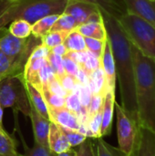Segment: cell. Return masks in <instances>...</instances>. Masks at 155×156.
Wrapping results in <instances>:
<instances>
[{"label": "cell", "mask_w": 155, "mask_h": 156, "mask_svg": "<svg viewBox=\"0 0 155 156\" xmlns=\"http://www.w3.org/2000/svg\"><path fill=\"white\" fill-rule=\"evenodd\" d=\"M101 15L114 58L116 77L121 90L122 107L132 119L140 123L131 42L127 38L117 18L103 12H101Z\"/></svg>", "instance_id": "cell-1"}, {"label": "cell", "mask_w": 155, "mask_h": 156, "mask_svg": "<svg viewBox=\"0 0 155 156\" xmlns=\"http://www.w3.org/2000/svg\"><path fill=\"white\" fill-rule=\"evenodd\" d=\"M140 125L155 133V60L131 43Z\"/></svg>", "instance_id": "cell-2"}, {"label": "cell", "mask_w": 155, "mask_h": 156, "mask_svg": "<svg viewBox=\"0 0 155 156\" xmlns=\"http://www.w3.org/2000/svg\"><path fill=\"white\" fill-rule=\"evenodd\" d=\"M69 0H18L2 16L0 27H5L13 20L23 19L33 25L50 15H61Z\"/></svg>", "instance_id": "cell-3"}, {"label": "cell", "mask_w": 155, "mask_h": 156, "mask_svg": "<svg viewBox=\"0 0 155 156\" xmlns=\"http://www.w3.org/2000/svg\"><path fill=\"white\" fill-rule=\"evenodd\" d=\"M118 21L130 42L144 56L155 60V27L138 15L126 12Z\"/></svg>", "instance_id": "cell-4"}, {"label": "cell", "mask_w": 155, "mask_h": 156, "mask_svg": "<svg viewBox=\"0 0 155 156\" xmlns=\"http://www.w3.org/2000/svg\"><path fill=\"white\" fill-rule=\"evenodd\" d=\"M42 44L41 37L30 35L27 38L13 36L8 28H0V49L11 59L18 75H24L26 64L33 50Z\"/></svg>", "instance_id": "cell-5"}, {"label": "cell", "mask_w": 155, "mask_h": 156, "mask_svg": "<svg viewBox=\"0 0 155 156\" xmlns=\"http://www.w3.org/2000/svg\"><path fill=\"white\" fill-rule=\"evenodd\" d=\"M0 105L3 109L12 108L29 116L30 104L24 75L7 77L0 80Z\"/></svg>", "instance_id": "cell-6"}, {"label": "cell", "mask_w": 155, "mask_h": 156, "mask_svg": "<svg viewBox=\"0 0 155 156\" xmlns=\"http://www.w3.org/2000/svg\"><path fill=\"white\" fill-rule=\"evenodd\" d=\"M114 109L117 116L119 148L127 155L132 156L137 144L141 125L122 109V105L116 101Z\"/></svg>", "instance_id": "cell-7"}, {"label": "cell", "mask_w": 155, "mask_h": 156, "mask_svg": "<svg viewBox=\"0 0 155 156\" xmlns=\"http://www.w3.org/2000/svg\"><path fill=\"white\" fill-rule=\"evenodd\" d=\"M64 13L73 16L79 26L87 22L102 20L100 9L96 5L84 0H69Z\"/></svg>", "instance_id": "cell-8"}, {"label": "cell", "mask_w": 155, "mask_h": 156, "mask_svg": "<svg viewBox=\"0 0 155 156\" xmlns=\"http://www.w3.org/2000/svg\"><path fill=\"white\" fill-rule=\"evenodd\" d=\"M100 67L103 69L105 79H106V89L107 90L115 91L116 88V68H115V62L114 58L111 50V47L110 44L109 39L107 38L104 49L100 58ZM106 90V91H107Z\"/></svg>", "instance_id": "cell-9"}, {"label": "cell", "mask_w": 155, "mask_h": 156, "mask_svg": "<svg viewBox=\"0 0 155 156\" xmlns=\"http://www.w3.org/2000/svg\"><path fill=\"white\" fill-rule=\"evenodd\" d=\"M30 104V103H29ZM35 142L39 144L48 147V132L50 121L39 114V112L30 104V113ZM49 148V147H48Z\"/></svg>", "instance_id": "cell-10"}, {"label": "cell", "mask_w": 155, "mask_h": 156, "mask_svg": "<svg viewBox=\"0 0 155 156\" xmlns=\"http://www.w3.org/2000/svg\"><path fill=\"white\" fill-rule=\"evenodd\" d=\"M128 13L135 14L147 20L155 27V1L123 0Z\"/></svg>", "instance_id": "cell-11"}, {"label": "cell", "mask_w": 155, "mask_h": 156, "mask_svg": "<svg viewBox=\"0 0 155 156\" xmlns=\"http://www.w3.org/2000/svg\"><path fill=\"white\" fill-rule=\"evenodd\" d=\"M50 117V122L58 124L61 127L79 131L80 128V122L78 116L66 107L63 108H48Z\"/></svg>", "instance_id": "cell-12"}, {"label": "cell", "mask_w": 155, "mask_h": 156, "mask_svg": "<svg viewBox=\"0 0 155 156\" xmlns=\"http://www.w3.org/2000/svg\"><path fill=\"white\" fill-rule=\"evenodd\" d=\"M115 101H115V91L107 90L104 95V99H103L100 137L107 136L111 133Z\"/></svg>", "instance_id": "cell-13"}, {"label": "cell", "mask_w": 155, "mask_h": 156, "mask_svg": "<svg viewBox=\"0 0 155 156\" xmlns=\"http://www.w3.org/2000/svg\"><path fill=\"white\" fill-rule=\"evenodd\" d=\"M132 156H155L154 132L141 126L137 144Z\"/></svg>", "instance_id": "cell-14"}, {"label": "cell", "mask_w": 155, "mask_h": 156, "mask_svg": "<svg viewBox=\"0 0 155 156\" xmlns=\"http://www.w3.org/2000/svg\"><path fill=\"white\" fill-rule=\"evenodd\" d=\"M48 147L52 153L57 154L69 151L70 144H69L60 126L53 122H50L48 132Z\"/></svg>", "instance_id": "cell-15"}, {"label": "cell", "mask_w": 155, "mask_h": 156, "mask_svg": "<svg viewBox=\"0 0 155 156\" xmlns=\"http://www.w3.org/2000/svg\"><path fill=\"white\" fill-rule=\"evenodd\" d=\"M84 37H92L100 40H107L108 35L106 31V27L102 20L100 21H91L84 23L79 26L76 28Z\"/></svg>", "instance_id": "cell-16"}, {"label": "cell", "mask_w": 155, "mask_h": 156, "mask_svg": "<svg viewBox=\"0 0 155 156\" xmlns=\"http://www.w3.org/2000/svg\"><path fill=\"white\" fill-rule=\"evenodd\" d=\"M25 85H26L27 96L29 99V103L39 112L40 115H42L43 117H45L46 119L50 121L48 105L44 100V97H43L41 91H39L31 83H29L26 80H25Z\"/></svg>", "instance_id": "cell-17"}, {"label": "cell", "mask_w": 155, "mask_h": 156, "mask_svg": "<svg viewBox=\"0 0 155 156\" xmlns=\"http://www.w3.org/2000/svg\"><path fill=\"white\" fill-rule=\"evenodd\" d=\"M89 3L96 5L101 12L106 13L115 18H120L127 11L116 0H84Z\"/></svg>", "instance_id": "cell-18"}, {"label": "cell", "mask_w": 155, "mask_h": 156, "mask_svg": "<svg viewBox=\"0 0 155 156\" xmlns=\"http://www.w3.org/2000/svg\"><path fill=\"white\" fill-rule=\"evenodd\" d=\"M89 87L92 94H103L106 93V79L101 67L95 69L90 74Z\"/></svg>", "instance_id": "cell-19"}, {"label": "cell", "mask_w": 155, "mask_h": 156, "mask_svg": "<svg viewBox=\"0 0 155 156\" xmlns=\"http://www.w3.org/2000/svg\"><path fill=\"white\" fill-rule=\"evenodd\" d=\"M59 16L60 15L47 16L39 20H37V22H35L31 27L32 35H34L35 37H42L45 35H47L48 32H50L51 27H53V25L55 24V22L57 21V19L58 18Z\"/></svg>", "instance_id": "cell-20"}, {"label": "cell", "mask_w": 155, "mask_h": 156, "mask_svg": "<svg viewBox=\"0 0 155 156\" xmlns=\"http://www.w3.org/2000/svg\"><path fill=\"white\" fill-rule=\"evenodd\" d=\"M63 44L67 48L68 51L80 52V51L87 50L86 44H85V37L77 29H74L68 34Z\"/></svg>", "instance_id": "cell-21"}, {"label": "cell", "mask_w": 155, "mask_h": 156, "mask_svg": "<svg viewBox=\"0 0 155 156\" xmlns=\"http://www.w3.org/2000/svg\"><path fill=\"white\" fill-rule=\"evenodd\" d=\"M31 27L32 25L29 24L27 21L23 19H16L13 20L9 26L8 30L9 32L19 38H27L32 33H31Z\"/></svg>", "instance_id": "cell-22"}, {"label": "cell", "mask_w": 155, "mask_h": 156, "mask_svg": "<svg viewBox=\"0 0 155 156\" xmlns=\"http://www.w3.org/2000/svg\"><path fill=\"white\" fill-rule=\"evenodd\" d=\"M78 27L79 25L73 16L66 13H63L58 16V18L51 27L50 31H62L69 33L72 30L76 29Z\"/></svg>", "instance_id": "cell-23"}, {"label": "cell", "mask_w": 155, "mask_h": 156, "mask_svg": "<svg viewBox=\"0 0 155 156\" xmlns=\"http://www.w3.org/2000/svg\"><path fill=\"white\" fill-rule=\"evenodd\" d=\"M0 156H18L15 140L5 131H0Z\"/></svg>", "instance_id": "cell-24"}, {"label": "cell", "mask_w": 155, "mask_h": 156, "mask_svg": "<svg viewBox=\"0 0 155 156\" xmlns=\"http://www.w3.org/2000/svg\"><path fill=\"white\" fill-rule=\"evenodd\" d=\"M96 156H129L123 153L120 148L114 147L106 143L102 137L98 138Z\"/></svg>", "instance_id": "cell-25"}, {"label": "cell", "mask_w": 155, "mask_h": 156, "mask_svg": "<svg viewBox=\"0 0 155 156\" xmlns=\"http://www.w3.org/2000/svg\"><path fill=\"white\" fill-rule=\"evenodd\" d=\"M13 76H19L11 59L0 49V80Z\"/></svg>", "instance_id": "cell-26"}, {"label": "cell", "mask_w": 155, "mask_h": 156, "mask_svg": "<svg viewBox=\"0 0 155 156\" xmlns=\"http://www.w3.org/2000/svg\"><path fill=\"white\" fill-rule=\"evenodd\" d=\"M69 33L62 31H50L47 35L41 37L42 44L51 49L52 48L62 44Z\"/></svg>", "instance_id": "cell-27"}, {"label": "cell", "mask_w": 155, "mask_h": 156, "mask_svg": "<svg viewBox=\"0 0 155 156\" xmlns=\"http://www.w3.org/2000/svg\"><path fill=\"white\" fill-rule=\"evenodd\" d=\"M41 93H42L44 100L48 105V108L58 109V108L65 107V98L52 93L51 91L48 90V89L47 87L42 88Z\"/></svg>", "instance_id": "cell-28"}, {"label": "cell", "mask_w": 155, "mask_h": 156, "mask_svg": "<svg viewBox=\"0 0 155 156\" xmlns=\"http://www.w3.org/2000/svg\"><path fill=\"white\" fill-rule=\"evenodd\" d=\"M24 146H25V154H18V156H58L57 154L52 153L48 147L43 146L37 142H35L34 146L32 148H28L25 143H24Z\"/></svg>", "instance_id": "cell-29"}, {"label": "cell", "mask_w": 155, "mask_h": 156, "mask_svg": "<svg viewBox=\"0 0 155 156\" xmlns=\"http://www.w3.org/2000/svg\"><path fill=\"white\" fill-rule=\"evenodd\" d=\"M48 61L57 79H59L60 77L66 74L63 67V57L49 52L48 56Z\"/></svg>", "instance_id": "cell-30"}, {"label": "cell", "mask_w": 155, "mask_h": 156, "mask_svg": "<svg viewBox=\"0 0 155 156\" xmlns=\"http://www.w3.org/2000/svg\"><path fill=\"white\" fill-rule=\"evenodd\" d=\"M103 94H92L90 105L88 107V114H87V124L91 120V118L103 107Z\"/></svg>", "instance_id": "cell-31"}, {"label": "cell", "mask_w": 155, "mask_h": 156, "mask_svg": "<svg viewBox=\"0 0 155 156\" xmlns=\"http://www.w3.org/2000/svg\"><path fill=\"white\" fill-rule=\"evenodd\" d=\"M61 130L62 132L64 133L69 144H70L71 147H74V146H78L86 138L87 136L84 135L83 133H79V131H75V130H71V129H68V128H65V127H61Z\"/></svg>", "instance_id": "cell-32"}, {"label": "cell", "mask_w": 155, "mask_h": 156, "mask_svg": "<svg viewBox=\"0 0 155 156\" xmlns=\"http://www.w3.org/2000/svg\"><path fill=\"white\" fill-rule=\"evenodd\" d=\"M105 41L92 38V37H85V44H86V49L89 50L90 52L93 53L96 55L98 58H101L103 49H104V45Z\"/></svg>", "instance_id": "cell-33"}, {"label": "cell", "mask_w": 155, "mask_h": 156, "mask_svg": "<svg viewBox=\"0 0 155 156\" xmlns=\"http://www.w3.org/2000/svg\"><path fill=\"white\" fill-rule=\"evenodd\" d=\"M100 67V58L88 50V58L85 63L83 64V66L80 68H82L90 75L92 71L99 69Z\"/></svg>", "instance_id": "cell-34"}, {"label": "cell", "mask_w": 155, "mask_h": 156, "mask_svg": "<svg viewBox=\"0 0 155 156\" xmlns=\"http://www.w3.org/2000/svg\"><path fill=\"white\" fill-rule=\"evenodd\" d=\"M76 156H96L92 140L90 137H87L79 145L78 151H76Z\"/></svg>", "instance_id": "cell-35"}, {"label": "cell", "mask_w": 155, "mask_h": 156, "mask_svg": "<svg viewBox=\"0 0 155 156\" xmlns=\"http://www.w3.org/2000/svg\"><path fill=\"white\" fill-rule=\"evenodd\" d=\"M63 67H64L65 73L68 75H70L74 78L79 69V66L72 58H69L68 56L63 57Z\"/></svg>", "instance_id": "cell-36"}, {"label": "cell", "mask_w": 155, "mask_h": 156, "mask_svg": "<svg viewBox=\"0 0 155 156\" xmlns=\"http://www.w3.org/2000/svg\"><path fill=\"white\" fill-rule=\"evenodd\" d=\"M58 80L60 82L61 86L63 87V89L68 92V93H71L73 91V90L75 89L76 85H77V80L74 77L65 74L62 77H60L59 79H58Z\"/></svg>", "instance_id": "cell-37"}, {"label": "cell", "mask_w": 155, "mask_h": 156, "mask_svg": "<svg viewBox=\"0 0 155 156\" xmlns=\"http://www.w3.org/2000/svg\"><path fill=\"white\" fill-rule=\"evenodd\" d=\"M47 88L48 89V90L49 91H51L52 93H54V94H57V95H58V96H61V97H66L69 93L63 89V87L61 86V84H60V82L58 80V79L55 77V78H53L48 83V86H47Z\"/></svg>", "instance_id": "cell-38"}, {"label": "cell", "mask_w": 155, "mask_h": 156, "mask_svg": "<svg viewBox=\"0 0 155 156\" xmlns=\"http://www.w3.org/2000/svg\"><path fill=\"white\" fill-rule=\"evenodd\" d=\"M49 52H50V49L48 48H47L43 44H40L39 46H37L33 50L32 54L30 55V57L28 58V60H34V59H37V58H47Z\"/></svg>", "instance_id": "cell-39"}, {"label": "cell", "mask_w": 155, "mask_h": 156, "mask_svg": "<svg viewBox=\"0 0 155 156\" xmlns=\"http://www.w3.org/2000/svg\"><path fill=\"white\" fill-rule=\"evenodd\" d=\"M75 79H76L77 82L80 85H89L90 75L80 67H79V69L77 73V75L75 76Z\"/></svg>", "instance_id": "cell-40"}, {"label": "cell", "mask_w": 155, "mask_h": 156, "mask_svg": "<svg viewBox=\"0 0 155 156\" xmlns=\"http://www.w3.org/2000/svg\"><path fill=\"white\" fill-rule=\"evenodd\" d=\"M16 3V1H6V0H0V20L2 18V16L10 9V7L12 5H14V4ZM0 28H2L0 27Z\"/></svg>", "instance_id": "cell-41"}, {"label": "cell", "mask_w": 155, "mask_h": 156, "mask_svg": "<svg viewBox=\"0 0 155 156\" xmlns=\"http://www.w3.org/2000/svg\"><path fill=\"white\" fill-rule=\"evenodd\" d=\"M50 52L53 53V54H56V55H58V56L63 57V56H65L69 51H68L67 48L65 47V45L62 43V44H59V45H58V46L52 48L50 49Z\"/></svg>", "instance_id": "cell-42"}, {"label": "cell", "mask_w": 155, "mask_h": 156, "mask_svg": "<svg viewBox=\"0 0 155 156\" xmlns=\"http://www.w3.org/2000/svg\"><path fill=\"white\" fill-rule=\"evenodd\" d=\"M76 151L73 150L72 148H70L69 151L67 152H64V153H61V154H58V156H76Z\"/></svg>", "instance_id": "cell-43"}, {"label": "cell", "mask_w": 155, "mask_h": 156, "mask_svg": "<svg viewBox=\"0 0 155 156\" xmlns=\"http://www.w3.org/2000/svg\"><path fill=\"white\" fill-rule=\"evenodd\" d=\"M3 108L1 107L0 105V131H3L4 128H3V124H2V120H3Z\"/></svg>", "instance_id": "cell-44"}, {"label": "cell", "mask_w": 155, "mask_h": 156, "mask_svg": "<svg viewBox=\"0 0 155 156\" xmlns=\"http://www.w3.org/2000/svg\"><path fill=\"white\" fill-rule=\"evenodd\" d=\"M6 1H18V0H6Z\"/></svg>", "instance_id": "cell-45"}, {"label": "cell", "mask_w": 155, "mask_h": 156, "mask_svg": "<svg viewBox=\"0 0 155 156\" xmlns=\"http://www.w3.org/2000/svg\"><path fill=\"white\" fill-rule=\"evenodd\" d=\"M153 1H155V0H153Z\"/></svg>", "instance_id": "cell-46"}]
</instances>
